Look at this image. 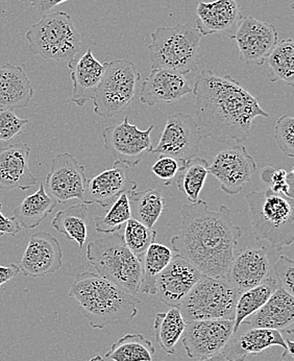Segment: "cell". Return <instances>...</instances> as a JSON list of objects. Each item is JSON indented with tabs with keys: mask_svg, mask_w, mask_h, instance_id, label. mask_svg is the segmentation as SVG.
I'll return each instance as SVG.
<instances>
[{
	"mask_svg": "<svg viewBox=\"0 0 294 361\" xmlns=\"http://www.w3.org/2000/svg\"><path fill=\"white\" fill-rule=\"evenodd\" d=\"M195 121L204 139L240 145L250 136L257 117H269L258 99L231 75L204 69L195 78Z\"/></svg>",
	"mask_w": 294,
	"mask_h": 361,
	"instance_id": "cell-1",
	"label": "cell"
},
{
	"mask_svg": "<svg viewBox=\"0 0 294 361\" xmlns=\"http://www.w3.org/2000/svg\"><path fill=\"white\" fill-rule=\"evenodd\" d=\"M241 235L240 228L232 223L228 207L212 211L207 202L200 200L183 205L180 230L172 237L171 245L176 254L187 259L202 275L224 278Z\"/></svg>",
	"mask_w": 294,
	"mask_h": 361,
	"instance_id": "cell-2",
	"label": "cell"
},
{
	"mask_svg": "<svg viewBox=\"0 0 294 361\" xmlns=\"http://www.w3.org/2000/svg\"><path fill=\"white\" fill-rule=\"evenodd\" d=\"M68 295L78 302L93 329L128 325L136 317L137 305L140 304L138 298L90 271L75 276Z\"/></svg>",
	"mask_w": 294,
	"mask_h": 361,
	"instance_id": "cell-3",
	"label": "cell"
},
{
	"mask_svg": "<svg viewBox=\"0 0 294 361\" xmlns=\"http://www.w3.org/2000/svg\"><path fill=\"white\" fill-rule=\"evenodd\" d=\"M250 221L257 240H265L276 251L294 241V199L271 189L246 195Z\"/></svg>",
	"mask_w": 294,
	"mask_h": 361,
	"instance_id": "cell-4",
	"label": "cell"
},
{
	"mask_svg": "<svg viewBox=\"0 0 294 361\" xmlns=\"http://www.w3.org/2000/svg\"><path fill=\"white\" fill-rule=\"evenodd\" d=\"M150 37L147 49L152 71L165 69L184 75L197 69L202 35L196 28L189 25L161 26Z\"/></svg>",
	"mask_w": 294,
	"mask_h": 361,
	"instance_id": "cell-5",
	"label": "cell"
},
{
	"mask_svg": "<svg viewBox=\"0 0 294 361\" xmlns=\"http://www.w3.org/2000/svg\"><path fill=\"white\" fill-rule=\"evenodd\" d=\"M87 258L104 279L130 295L140 291L141 261L126 247L121 233H112L89 243Z\"/></svg>",
	"mask_w": 294,
	"mask_h": 361,
	"instance_id": "cell-6",
	"label": "cell"
},
{
	"mask_svg": "<svg viewBox=\"0 0 294 361\" xmlns=\"http://www.w3.org/2000/svg\"><path fill=\"white\" fill-rule=\"evenodd\" d=\"M28 49L44 60L71 62L80 51L82 38L71 15L44 14L25 34Z\"/></svg>",
	"mask_w": 294,
	"mask_h": 361,
	"instance_id": "cell-7",
	"label": "cell"
},
{
	"mask_svg": "<svg viewBox=\"0 0 294 361\" xmlns=\"http://www.w3.org/2000/svg\"><path fill=\"white\" fill-rule=\"evenodd\" d=\"M240 295L224 278L202 275L178 310L186 323L204 319L234 321L237 300Z\"/></svg>",
	"mask_w": 294,
	"mask_h": 361,
	"instance_id": "cell-8",
	"label": "cell"
},
{
	"mask_svg": "<svg viewBox=\"0 0 294 361\" xmlns=\"http://www.w3.org/2000/svg\"><path fill=\"white\" fill-rule=\"evenodd\" d=\"M140 78L136 65L126 59L104 63V73L92 99L95 114L112 118L124 112L134 101Z\"/></svg>",
	"mask_w": 294,
	"mask_h": 361,
	"instance_id": "cell-9",
	"label": "cell"
},
{
	"mask_svg": "<svg viewBox=\"0 0 294 361\" xmlns=\"http://www.w3.org/2000/svg\"><path fill=\"white\" fill-rule=\"evenodd\" d=\"M202 137L195 118L187 113H174L167 117L158 145L150 153L176 159L180 164L195 158Z\"/></svg>",
	"mask_w": 294,
	"mask_h": 361,
	"instance_id": "cell-10",
	"label": "cell"
},
{
	"mask_svg": "<svg viewBox=\"0 0 294 361\" xmlns=\"http://www.w3.org/2000/svg\"><path fill=\"white\" fill-rule=\"evenodd\" d=\"M152 125L147 130H140L136 125H130L125 116L123 123L110 126L102 133L104 149L126 166H136L145 152L152 151Z\"/></svg>",
	"mask_w": 294,
	"mask_h": 361,
	"instance_id": "cell-11",
	"label": "cell"
},
{
	"mask_svg": "<svg viewBox=\"0 0 294 361\" xmlns=\"http://www.w3.org/2000/svg\"><path fill=\"white\" fill-rule=\"evenodd\" d=\"M234 334L232 319H204L187 323L182 343L187 355L204 360L222 351Z\"/></svg>",
	"mask_w": 294,
	"mask_h": 361,
	"instance_id": "cell-12",
	"label": "cell"
},
{
	"mask_svg": "<svg viewBox=\"0 0 294 361\" xmlns=\"http://www.w3.org/2000/svg\"><path fill=\"white\" fill-rule=\"evenodd\" d=\"M87 179L84 165L69 153L59 154L51 160L45 184L47 192L56 203L66 204L71 200L84 202Z\"/></svg>",
	"mask_w": 294,
	"mask_h": 361,
	"instance_id": "cell-13",
	"label": "cell"
},
{
	"mask_svg": "<svg viewBox=\"0 0 294 361\" xmlns=\"http://www.w3.org/2000/svg\"><path fill=\"white\" fill-rule=\"evenodd\" d=\"M256 171V161L241 145L219 152L209 165V173L219 180L228 195H238Z\"/></svg>",
	"mask_w": 294,
	"mask_h": 361,
	"instance_id": "cell-14",
	"label": "cell"
},
{
	"mask_svg": "<svg viewBox=\"0 0 294 361\" xmlns=\"http://www.w3.org/2000/svg\"><path fill=\"white\" fill-rule=\"evenodd\" d=\"M278 32L276 26L243 16L235 32L240 60L245 64L263 65L278 43Z\"/></svg>",
	"mask_w": 294,
	"mask_h": 361,
	"instance_id": "cell-15",
	"label": "cell"
},
{
	"mask_svg": "<svg viewBox=\"0 0 294 361\" xmlns=\"http://www.w3.org/2000/svg\"><path fill=\"white\" fill-rule=\"evenodd\" d=\"M63 265V252L58 239L47 232L30 236L19 269L26 277L43 278L56 273Z\"/></svg>",
	"mask_w": 294,
	"mask_h": 361,
	"instance_id": "cell-16",
	"label": "cell"
},
{
	"mask_svg": "<svg viewBox=\"0 0 294 361\" xmlns=\"http://www.w3.org/2000/svg\"><path fill=\"white\" fill-rule=\"evenodd\" d=\"M200 277L202 274L187 259L174 254L157 279L156 295L165 305L178 308Z\"/></svg>",
	"mask_w": 294,
	"mask_h": 361,
	"instance_id": "cell-17",
	"label": "cell"
},
{
	"mask_svg": "<svg viewBox=\"0 0 294 361\" xmlns=\"http://www.w3.org/2000/svg\"><path fill=\"white\" fill-rule=\"evenodd\" d=\"M136 189L137 183L128 175V166L116 160L111 169L88 180L82 203L87 205L97 204L102 208H106L114 203L123 193H130Z\"/></svg>",
	"mask_w": 294,
	"mask_h": 361,
	"instance_id": "cell-18",
	"label": "cell"
},
{
	"mask_svg": "<svg viewBox=\"0 0 294 361\" xmlns=\"http://www.w3.org/2000/svg\"><path fill=\"white\" fill-rule=\"evenodd\" d=\"M269 252L267 247H247L234 256L224 279L243 293L262 283L269 275Z\"/></svg>",
	"mask_w": 294,
	"mask_h": 361,
	"instance_id": "cell-19",
	"label": "cell"
},
{
	"mask_svg": "<svg viewBox=\"0 0 294 361\" xmlns=\"http://www.w3.org/2000/svg\"><path fill=\"white\" fill-rule=\"evenodd\" d=\"M243 18L236 0H214L198 2L196 8V30L202 36L223 34L234 39L235 32Z\"/></svg>",
	"mask_w": 294,
	"mask_h": 361,
	"instance_id": "cell-20",
	"label": "cell"
},
{
	"mask_svg": "<svg viewBox=\"0 0 294 361\" xmlns=\"http://www.w3.org/2000/svg\"><path fill=\"white\" fill-rule=\"evenodd\" d=\"M30 154L26 143L0 147V190H28L38 183L30 169Z\"/></svg>",
	"mask_w": 294,
	"mask_h": 361,
	"instance_id": "cell-21",
	"label": "cell"
},
{
	"mask_svg": "<svg viewBox=\"0 0 294 361\" xmlns=\"http://www.w3.org/2000/svg\"><path fill=\"white\" fill-rule=\"evenodd\" d=\"M241 325L252 328L276 330L281 334H293L294 299L283 289L272 293L269 301L256 312L246 317Z\"/></svg>",
	"mask_w": 294,
	"mask_h": 361,
	"instance_id": "cell-22",
	"label": "cell"
},
{
	"mask_svg": "<svg viewBox=\"0 0 294 361\" xmlns=\"http://www.w3.org/2000/svg\"><path fill=\"white\" fill-rule=\"evenodd\" d=\"M192 93V87L180 73L165 69L152 71L140 90V102L148 106L171 104Z\"/></svg>",
	"mask_w": 294,
	"mask_h": 361,
	"instance_id": "cell-23",
	"label": "cell"
},
{
	"mask_svg": "<svg viewBox=\"0 0 294 361\" xmlns=\"http://www.w3.org/2000/svg\"><path fill=\"white\" fill-rule=\"evenodd\" d=\"M274 345L286 348L284 336L280 331L264 328H252L233 334L221 353L228 361H245L250 354L259 355Z\"/></svg>",
	"mask_w": 294,
	"mask_h": 361,
	"instance_id": "cell-24",
	"label": "cell"
},
{
	"mask_svg": "<svg viewBox=\"0 0 294 361\" xmlns=\"http://www.w3.org/2000/svg\"><path fill=\"white\" fill-rule=\"evenodd\" d=\"M73 84L71 102L82 108L94 97L95 90L104 73V63L95 58L91 49L80 59L68 62Z\"/></svg>",
	"mask_w": 294,
	"mask_h": 361,
	"instance_id": "cell-25",
	"label": "cell"
},
{
	"mask_svg": "<svg viewBox=\"0 0 294 361\" xmlns=\"http://www.w3.org/2000/svg\"><path fill=\"white\" fill-rule=\"evenodd\" d=\"M34 95L23 67L8 62L0 67V108L16 110L28 106Z\"/></svg>",
	"mask_w": 294,
	"mask_h": 361,
	"instance_id": "cell-26",
	"label": "cell"
},
{
	"mask_svg": "<svg viewBox=\"0 0 294 361\" xmlns=\"http://www.w3.org/2000/svg\"><path fill=\"white\" fill-rule=\"evenodd\" d=\"M56 205V200L52 199L45 190L44 182H41L38 191L26 197L23 203L13 211V217L16 219L21 228L35 229L49 216Z\"/></svg>",
	"mask_w": 294,
	"mask_h": 361,
	"instance_id": "cell-27",
	"label": "cell"
},
{
	"mask_svg": "<svg viewBox=\"0 0 294 361\" xmlns=\"http://www.w3.org/2000/svg\"><path fill=\"white\" fill-rule=\"evenodd\" d=\"M51 226L82 249L88 237V205L78 204L59 211L52 219Z\"/></svg>",
	"mask_w": 294,
	"mask_h": 361,
	"instance_id": "cell-28",
	"label": "cell"
},
{
	"mask_svg": "<svg viewBox=\"0 0 294 361\" xmlns=\"http://www.w3.org/2000/svg\"><path fill=\"white\" fill-rule=\"evenodd\" d=\"M187 323L178 307H171L166 312L157 313L154 330L159 347L167 355H174L176 345L184 334Z\"/></svg>",
	"mask_w": 294,
	"mask_h": 361,
	"instance_id": "cell-29",
	"label": "cell"
},
{
	"mask_svg": "<svg viewBox=\"0 0 294 361\" xmlns=\"http://www.w3.org/2000/svg\"><path fill=\"white\" fill-rule=\"evenodd\" d=\"M133 219L140 221L149 229H154L164 210V197L158 189L132 191L128 193Z\"/></svg>",
	"mask_w": 294,
	"mask_h": 361,
	"instance_id": "cell-30",
	"label": "cell"
},
{
	"mask_svg": "<svg viewBox=\"0 0 294 361\" xmlns=\"http://www.w3.org/2000/svg\"><path fill=\"white\" fill-rule=\"evenodd\" d=\"M173 252L161 243H152L140 258L142 267L140 290L147 295H156V281L173 257Z\"/></svg>",
	"mask_w": 294,
	"mask_h": 361,
	"instance_id": "cell-31",
	"label": "cell"
},
{
	"mask_svg": "<svg viewBox=\"0 0 294 361\" xmlns=\"http://www.w3.org/2000/svg\"><path fill=\"white\" fill-rule=\"evenodd\" d=\"M280 288L278 281L274 276H267L262 283L243 291L237 300L236 310H235L234 332L240 328L241 324L246 317L260 310L267 301L272 293Z\"/></svg>",
	"mask_w": 294,
	"mask_h": 361,
	"instance_id": "cell-32",
	"label": "cell"
},
{
	"mask_svg": "<svg viewBox=\"0 0 294 361\" xmlns=\"http://www.w3.org/2000/svg\"><path fill=\"white\" fill-rule=\"evenodd\" d=\"M209 163L206 159L195 157L180 165L176 173V185L180 191L186 195L189 203L200 201V191L204 188L209 175Z\"/></svg>",
	"mask_w": 294,
	"mask_h": 361,
	"instance_id": "cell-33",
	"label": "cell"
},
{
	"mask_svg": "<svg viewBox=\"0 0 294 361\" xmlns=\"http://www.w3.org/2000/svg\"><path fill=\"white\" fill-rule=\"evenodd\" d=\"M156 349L142 334H126L113 343L104 357L113 361H152Z\"/></svg>",
	"mask_w": 294,
	"mask_h": 361,
	"instance_id": "cell-34",
	"label": "cell"
},
{
	"mask_svg": "<svg viewBox=\"0 0 294 361\" xmlns=\"http://www.w3.org/2000/svg\"><path fill=\"white\" fill-rule=\"evenodd\" d=\"M267 60L270 69L269 75L270 82L282 80L288 86H294V41L293 39H285L276 43Z\"/></svg>",
	"mask_w": 294,
	"mask_h": 361,
	"instance_id": "cell-35",
	"label": "cell"
},
{
	"mask_svg": "<svg viewBox=\"0 0 294 361\" xmlns=\"http://www.w3.org/2000/svg\"><path fill=\"white\" fill-rule=\"evenodd\" d=\"M132 219L128 193H123L111 206L110 210L102 216L95 217V229L98 233L112 234L121 231L123 224Z\"/></svg>",
	"mask_w": 294,
	"mask_h": 361,
	"instance_id": "cell-36",
	"label": "cell"
},
{
	"mask_svg": "<svg viewBox=\"0 0 294 361\" xmlns=\"http://www.w3.org/2000/svg\"><path fill=\"white\" fill-rule=\"evenodd\" d=\"M123 238L126 247L135 256L140 259L147 247L156 240L157 232L132 217L126 223Z\"/></svg>",
	"mask_w": 294,
	"mask_h": 361,
	"instance_id": "cell-37",
	"label": "cell"
},
{
	"mask_svg": "<svg viewBox=\"0 0 294 361\" xmlns=\"http://www.w3.org/2000/svg\"><path fill=\"white\" fill-rule=\"evenodd\" d=\"M261 180L269 185L274 192L280 193L289 199L294 197V171H284L274 167H264L261 171Z\"/></svg>",
	"mask_w": 294,
	"mask_h": 361,
	"instance_id": "cell-38",
	"label": "cell"
},
{
	"mask_svg": "<svg viewBox=\"0 0 294 361\" xmlns=\"http://www.w3.org/2000/svg\"><path fill=\"white\" fill-rule=\"evenodd\" d=\"M274 140L284 155L294 157V118L284 115L276 121L274 127Z\"/></svg>",
	"mask_w": 294,
	"mask_h": 361,
	"instance_id": "cell-39",
	"label": "cell"
},
{
	"mask_svg": "<svg viewBox=\"0 0 294 361\" xmlns=\"http://www.w3.org/2000/svg\"><path fill=\"white\" fill-rule=\"evenodd\" d=\"M28 123V119L20 118L14 111L0 108V142L12 140Z\"/></svg>",
	"mask_w": 294,
	"mask_h": 361,
	"instance_id": "cell-40",
	"label": "cell"
},
{
	"mask_svg": "<svg viewBox=\"0 0 294 361\" xmlns=\"http://www.w3.org/2000/svg\"><path fill=\"white\" fill-rule=\"evenodd\" d=\"M274 277L281 289L293 295L294 293V261L287 256H280L274 267Z\"/></svg>",
	"mask_w": 294,
	"mask_h": 361,
	"instance_id": "cell-41",
	"label": "cell"
},
{
	"mask_svg": "<svg viewBox=\"0 0 294 361\" xmlns=\"http://www.w3.org/2000/svg\"><path fill=\"white\" fill-rule=\"evenodd\" d=\"M178 169L180 163L176 159L169 156H161L152 167V171L159 179L164 180L165 185H169L176 178Z\"/></svg>",
	"mask_w": 294,
	"mask_h": 361,
	"instance_id": "cell-42",
	"label": "cell"
},
{
	"mask_svg": "<svg viewBox=\"0 0 294 361\" xmlns=\"http://www.w3.org/2000/svg\"><path fill=\"white\" fill-rule=\"evenodd\" d=\"M2 204L0 203V236L10 235L16 236L23 228L19 226L18 221L15 217H8L2 213Z\"/></svg>",
	"mask_w": 294,
	"mask_h": 361,
	"instance_id": "cell-43",
	"label": "cell"
},
{
	"mask_svg": "<svg viewBox=\"0 0 294 361\" xmlns=\"http://www.w3.org/2000/svg\"><path fill=\"white\" fill-rule=\"evenodd\" d=\"M26 1H27L32 8L39 11L41 14L44 15L47 14V12H49L52 8L64 4V2L68 1V0H26Z\"/></svg>",
	"mask_w": 294,
	"mask_h": 361,
	"instance_id": "cell-44",
	"label": "cell"
},
{
	"mask_svg": "<svg viewBox=\"0 0 294 361\" xmlns=\"http://www.w3.org/2000/svg\"><path fill=\"white\" fill-rule=\"evenodd\" d=\"M19 273H20V269L15 263H11V264L6 265V267L0 265V287L8 283L11 279L16 277Z\"/></svg>",
	"mask_w": 294,
	"mask_h": 361,
	"instance_id": "cell-45",
	"label": "cell"
},
{
	"mask_svg": "<svg viewBox=\"0 0 294 361\" xmlns=\"http://www.w3.org/2000/svg\"><path fill=\"white\" fill-rule=\"evenodd\" d=\"M286 348L282 354V360L284 361H294L293 355V341L291 339H285Z\"/></svg>",
	"mask_w": 294,
	"mask_h": 361,
	"instance_id": "cell-46",
	"label": "cell"
},
{
	"mask_svg": "<svg viewBox=\"0 0 294 361\" xmlns=\"http://www.w3.org/2000/svg\"><path fill=\"white\" fill-rule=\"evenodd\" d=\"M200 361H228L226 360V356L219 352V354H215V355L211 356V357L204 358V360H200Z\"/></svg>",
	"mask_w": 294,
	"mask_h": 361,
	"instance_id": "cell-47",
	"label": "cell"
},
{
	"mask_svg": "<svg viewBox=\"0 0 294 361\" xmlns=\"http://www.w3.org/2000/svg\"><path fill=\"white\" fill-rule=\"evenodd\" d=\"M86 361H104V358L102 357L100 355L94 356V357L91 358L90 360H86Z\"/></svg>",
	"mask_w": 294,
	"mask_h": 361,
	"instance_id": "cell-48",
	"label": "cell"
}]
</instances>
